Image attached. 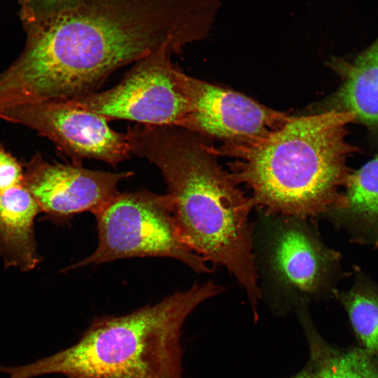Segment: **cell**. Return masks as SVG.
Here are the masks:
<instances>
[{
    "label": "cell",
    "instance_id": "cell-11",
    "mask_svg": "<svg viewBox=\"0 0 378 378\" xmlns=\"http://www.w3.org/2000/svg\"><path fill=\"white\" fill-rule=\"evenodd\" d=\"M328 65L340 85L314 113L349 112L354 122L378 128V38L354 59H331Z\"/></svg>",
    "mask_w": 378,
    "mask_h": 378
},
{
    "label": "cell",
    "instance_id": "cell-5",
    "mask_svg": "<svg viewBox=\"0 0 378 378\" xmlns=\"http://www.w3.org/2000/svg\"><path fill=\"white\" fill-rule=\"evenodd\" d=\"M256 210L252 248L260 300L286 313L333 297L351 274L342 270L341 254L323 242L316 220Z\"/></svg>",
    "mask_w": 378,
    "mask_h": 378
},
{
    "label": "cell",
    "instance_id": "cell-10",
    "mask_svg": "<svg viewBox=\"0 0 378 378\" xmlns=\"http://www.w3.org/2000/svg\"><path fill=\"white\" fill-rule=\"evenodd\" d=\"M133 174L50 164L38 158L27 167L23 186L41 210L55 219L67 220L81 212L97 214L119 192V183Z\"/></svg>",
    "mask_w": 378,
    "mask_h": 378
},
{
    "label": "cell",
    "instance_id": "cell-9",
    "mask_svg": "<svg viewBox=\"0 0 378 378\" xmlns=\"http://www.w3.org/2000/svg\"><path fill=\"white\" fill-rule=\"evenodd\" d=\"M190 105L186 129L222 146L259 141L282 126L290 115L269 108L239 92L182 74Z\"/></svg>",
    "mask_w": 378,
    "mask_h": 378
},
{
    "label": "cell",
    "instance_id": "cell-1",
    "mask_svg": "<svg viewBox=\"0 0 378 378\" xmlns=\"http://www.w3.org/2000/svg\"><path fill=\"white\" fill-rule=\"evenodd\" d=\"M125 135L130 153L146 158L162 173L183 242L234 276L257 319L260 295L249 220L255 206L219 164L212 140L176 125L136 124Z\"/></svg>",
    "mask_w": 378,
    "mask_h": 378
},
{
    "label": "cell",
    "instance_id": "cell-4",
    "mask_svg": "<svg viewBox=\"0 0 378 378\" xmlns=\"http://www.w3.org/2000/svg\"><path fill=\"white\" fill-rule=\"evenodd\" d=\"M224 290L209 281L125 315L97 317L72 346L1 371L8 378H183V324L199 304Z\"/></svg>",
    "mask_w": 378,
    "mask_h": 378
},
{
    "label": "cell",
    "instance_id": "cell-14",
    "mask_svg": "<svg viewBox=\"0 0 378 378\" xmlns=\"http://www.w3.org/2000/svg\"><path fill=\"white\" fill-rule=\"evenodd\" d=\"M354 284L347 290L337 288L333 297L346 309L355 332L368 351L378 354V284L354 267Z\"/></svg>",
    "mask_w": 378,
    "mask_h": 378
},
{
    "label": "cell",
    "instance_id": "cell-15",
    "mask_svg": "<svg viewBox=\"0 0 378 378\" xmlns=\"http://www.w3.org/2000/svg\"><path fill=\"white\" fill-rule=\"evenodd\" d=\"M311 344L312 364L318 378H378V368L364 351L329 354L313 340Z\"/></svg>",
    "mask_w": 378,
    "mask_h": 378
},
{
    "label": "cell",
    "instance_id": "cell-7",
    "mask_svg": "<svg viewBox=\"0 0 378 378\" xmlns=\"http://www.w3.org/2000/svg\"><path fill=\"white\" fill-rule=\"evenodd\" d=\"M173 53L161 50L134 63L110 89L70 98L82 108L108 121L186 127L190 105L183 71L172 62Z\"/></svg>",
    "mask_w": 378,
    "mask_h": 378
},
{
    "label": "cell",
    "instance_id": "cell-8",
    "mask_svg": "<svg viewBox=\"0 0 378 378\" xmlns=\"http://www.w3.org/2000/svg\"><path fill=\"white\" fill-rule=\"evenodd\" d=\"M0 117L36 130L76 164L93 159L115 168L131 155L125 134L113 130L107 119L82 108L70 98L4 108L0 110Z\"/></svg>",
    "mask_w": 378,
    "mask_h": 378
},
{
    "label": "cell",
    "instance_id": "cell-17",
    "mask_svg": "<svg viewBox=\"0 0 378 378\" xmlns=\"http://www.w3.org/2000/svg\"><path fill=\"white\" fill-rule=\"evenodd\" d=\"M78 0H22V12L31 14L52 13L68 7Z\"/></svg>",
    "mask_w": 378,
    "mask_h": 378
},
{
    "label": "cell",
    "instance_id": "cell-2",
    "mask_svg": "<svg viewBox=\"0 0 378 378\" xmlns=\"http://www.w3.org/2000/svg\"><path fill=\"white\" fill-rule=\"evenodd\" d=\"M38 31L71 97L159 50L180 53L198 37L186 0H78L42 15Z\"/></svg>",
    "mask_w": 378,
    "mask_h": 378
},
{
    "label": "cell",
    "instance_id": "cell-18",
    "mask_svg": "<svg viewBox=\"0 0 378 378\" xmlns=\"http://www.w3.org/2000/svg\"><path fill=\"white\" fill-rule=\"evenodd\" d=\"M291 378H318V376L314 367L311 364L309 368H305Z\"/></svg>",
    "mask_w": 378,
    "mask_h": 378
},
{
    "label": "cell",
    "instance_id": "cell-13",
    "mask_svg": "<svg viewBox=\"0 0 378 378\" xmlns=\"http://www.w3.org/2000/svg\"><path fill=\"white\" fill-rule=\"evenodd\" d=\"M41 211L23 185L0 195V257L6 266L26 272L38 263L34 220Z\"/></svg>",
    "mask_w": 378,
    "mask_h": 378
},
{
    "label": "cell",
    "instance_id": "cell-3",
    "mask_svg": "<svg viewBox=\"0 0 378 378\" xmlns=\"http://www.w3.org/2000/svg\"><path fill=\"white\" fill-rule=\"evenodd\" d=\"M349 112L292 116L266 138L244 146L216 148L230 163L232 178L251 190L255 208L319 218L335 206L357 148L346 139Z\"/></svg>",
    "mask_w": 378,
    "mask_h": 378
},
{
    "label": "cell",
    "instance_id": "cell-16",
    "mask_svg": "<svg viewBox=\"0 0 378 378\" xmlns=\"http://www.w3.org/2000/svg\"><path fill=\"white\" fill-rule=\"evenodd\" d=\"M24 174L20 164L0 148V195L23 185Z\"/></svg>",
    "mask_w": 378,
    "mask_h": 378
},
{
    "label": "cell",
    "instance_id": "cell-12",
    "mask_svg": "<svg viewBox=\"0 0 378 378\" xmlns=\"http://www.w3.org/2000/svg\"><path fill=\"white\" fill-rule=\"evenodd\" d=\"M339 203L323 216L351 241L378 248V153L350 171Z\"/></svg>",
    "mask_w": 378,
    "mask_h": 378
},
{
    "label": "cell",
    "instance_id": "cell-6",
    "mask_svg": "<svg viewBox=\"0 0 378 378\" xmlns=\"http://www.w3.org/2000/svg\"><path fill=\"white\" fill-rule=\"evenodd\" d=\"M94 216L98 245L92 253L69 268L128 258L169 257L181 260L197 273L212 271L182 240L167 195L144 189L119 192Z\"/></svg>",
    "mask_w": 378,
    "mask_h": 378
}]
</instances>
